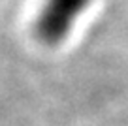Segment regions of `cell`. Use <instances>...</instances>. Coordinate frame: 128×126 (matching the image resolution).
I'll list each match as a JSON object with an SVG mask.
<instances>
[{"label": "cell", "mask_w": 128, "mask_h": 126, "mask_svg": "<svg viewBox=\"0 0 128 126\" xmlns=\"http://www.w3.org/2000/svg\"><path fill=\"white\" fill-rule=\"evenodd\" d=\"M88 2L90 0H45L34 24L38 38L45 44L64 40Z\"/></svg>", "instance_id": "obj_1"}]
</instances>
